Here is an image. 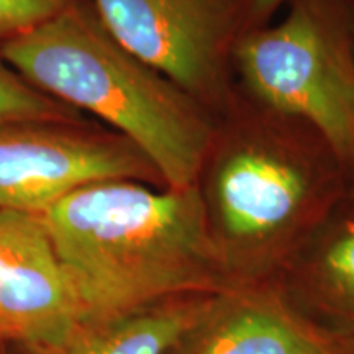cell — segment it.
Returning a JSON list of instances; mask_svg holds the SVG:
<instances>
[{
	"label": "cell",
	"mask_w": 354,
	"mask_h": 354,
	"mask_svg": "<svg viewBox=\"0 0 354 354\" xmlns=\"http://www.w3.org/2000/svg\"><path fill=\"white\" fill-rule=\"evenodd\" d=\"M0 354H6V348L0 346Z\"/></svg>",
	"instance_id": "5bb4252c"
},
{
	"label": "cell",
	"mask_w": 354,
	"mask_h": 354,
	"mask_svg": "<svg viewBox=\"0 0 354 354\" xmlns=\"http://www.w3.org/2000/svg\"><path fill=\"white\" fill-rule=\"evenodd\" d=\"M248 88L269 112L302 123L343 167L354 166V28L344 0H294L233 46Z\"/></svg>",
	"instance_id": "277c9868"
},
{
	"label": "cell",
	"mask_w": 354,
	"mask_h": 354,
	"mask_svg": "<svg viewBox=\"0 0 354 354\" xmlns=\"http://www.w3.org/2000/svg\"><path fill=\"white\" fill-rule=\"evenodd\" d=\"M286 2H289V0H248L246 28L263 26L264 21Z\"/></svg>",
	"instance_id": "4fadbf2b"
},
{
	"label": "cell",
	"mask_w": 354,
	"mask_h": 354,
	"mask_svg": "<svg viewBox=\"0 0 354 354\" xmlns=\"http://www.w3.org/2000/svg\"><path fill=\"white\" fill-rule=\"evenodd\" d=\"M77 322L41 215L0 210V346L57 342Z\"/></svg>",
	"instance_id": "ba28073f"
},
{
	"label": "cell",
	"mask_w": 354,
	"mask_h": 354,
	"mask_svg": "<svg viewBox=\"0 0 354 354\" xmlns=\"http://www.w3.org/2000/svg\"><path fill=\"white\" fill-rule=\"evenodd\" d=\"M207 297L171 299L109 320H79L57 342L3 348L6 354H167Z\"/></svg>",
	"instance_id": "9c48e42d"
},
{
	"label": "cell",
	"mask_w": 354,
	"mask_h": 354,
	"mask_svg": "<svg viewBox=\"0 0 354 354\" xmlns=\"http://www.w3.org/2000/svg\"><path fill=\"white\" fill-rule=\"evenodd\" d=\"M0 48L43 94L115 128L151 162L165 187L198 184L216 133L209 110L123 48L94 6L76 0Z\"/></svg>",
	"instance_id": "7a4b0ae2"
},
{
	"label": "cell",
	"mask_w": 354,
	"mask_h": 354,
	"mask_svg": "<svg viewBox=\"0 0 354 354\" xmlns=\"http://www.w3.org/2000/svg\"><path fill=\"white\" fill-rule=\"evenodd\" d=\"M104 180L159 183L161 177L120 135L57 122L0 127V210L41 215L68 194Z\"/></svg>",
	"instance_id": "8992f818"
},
{
	"label": "cell",
	"mask_w": 354,
	"mask_h": 354,
	"mask_svg": "<svg viewBox=\"0 0 354 354\" xmlns=\"http://www.w3.org/2000/svg\"><path fill=\"white\" fill-rule=\"evenodd\" d=\"M167 354H354V343L277 290L238 282L205 299Z\"/></svg>",
	"instance_id": "52a82bcc"
},
{
	"label": "cell",
	"mask_w": 354,
	"mask_h": 354,
	"mask_svg": "<svg viewBox=\"0 0 354 354\" xmlns=\"http://www.w3.org/2000/svg\"><path fill=\"white\" fill-rule=\"evenodd\" d=\"M266 110V109H264ZM215 133L201 187L234 281L333 205L343 165L317 133L266 110Z\"/></svg>",
	"instance_id": "3957f363"
},
{
	"label": "cell",
	"mask_w": 354,
	"mask_h": 354,
	"mask_svg": "<svg viewBox=\"0 0 354 354\" xmlns=\"http://www.w3.org/2000/svg\"><path fill=\"white\" fill-rule=\"evenodd\" d=\"M68 105L43 94L8 64L0 48V127L20 122L71 123Z\"/></svg>",
	"instance_id": "8fae6325"
},
{
	"label": "cell",
	"mask_w": 354,
	"mask_h": 354,
	"mask_svg": "<svg viewBox=\"0 0 354 354\" xmlns=\"http://www.w3.org/2000/svg\"><path fill=\"white\" fill-rule=\"evenodd\" d=\"M248 0H94L109 33L207 110L227 105V59Z\"/></svg>",
	"instance_id": "5b68a950"
},
{
	"label": "cell",
	"mask_w": 354,
	"mask_h": 354,
	"mask_svg": "<svg viewBox=\"0 0 354 354\" xmlns=\"http://www.w3.org/2000/svg\"><path fill=\"white\" fill-rule=\"evenodd\" d=\"M41 218L82 322L238 284L198 184L156 190L138 180H104L68 194Z\"/></svg>",
	"instance_id": "6da1fadb"
},
{
	"label": "cell",
	"mask_w": 354,
	"mask_h": 354,
	"mask_svg": "<svg viewBox=\"0 0 354 354\" xmlns=\"http://www.w3.org/2000/svg\"><path fill=\"white\" fill-rule=\"evenodd\" d=\"M76 0H0V38L3 43L55 19Z\"/></svg>",
	"instance_id": "7c38bea8"
},
{
	"label": "cell",
	"mask_w": 354,
	"mask_h": 354,
	"mask_svg": "<svg viewBox=\"0 0 354 354\" xmlns=\"http://www.w3.org/2000/svg\"><path fill=\"white\" fill-rule=\"evenodd\" d=\"M308 289L326 326L354 343V218L323 238L308 263Z\"/></svg>",
	"instance_id": "30bf717a"
}]
</instances>
